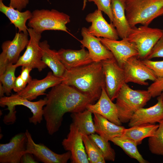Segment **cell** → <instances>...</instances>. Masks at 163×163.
I'll use <instances>...</instances> for the list:
<instances>
[{"instance_id": "6da1fadb", "label": "cell", "mask_w": 163, "mask_h": 163, "mask_svg": "<svg viewBox=\"0 0 163 163\" xmlns=\"http://www.w3.org/2000/svg\"><path fill=\"white\" fill-rule=\"evenodd\" d=\"M46 97L47 102L43 109V117L50 135L59 130L65 113L82 111L88 105L95 101L74 87L62 83L52 87Z\"/></svg>"}, {"instance_id": "7a4b0ae2", "label": "cell", "mask_w": 163, "mask_h": 163, "mask_svg": "<svg viewBox=\"0 0 163 163\" xmlns=\"http://www.w3.org/2000/svg\"><path fill=\"white\" fill-rule=\"evenodd\" d=\"M62 83L73 87L93 98L100 97L105 82L101 62H93L78 68L66 70Z\"/></svg>"}, {"instance_id": "3957f363", "label": "cell", "mask_w": 163, "mask_h": 163, "mask_svg": "<svg viewBox=\"0 0 163 163\" xmlns=\"http://www.w3.org/2000/svg\"><path fill=\"white\" fill-rule=\"evenodd\" d=\"M125 14L131 27L138 24L148 26L163 14V0H126Z\"/></svg>"}, {"instance_id": "277c9868", "label": "cell", "mask_w": 163, "mask_h": 163, "mask_svg": "<svg viewBox=\"0 0 163 163\" xmlns=\"http://www.w3.org/2000/svg\"><path fill=\"white\" fill-rule=\"evenodd\" d=\"M151 97L147 90H133L125 83L116 98L118 116L122 123L129 122L134 113L145 106Z\"/></svg>"}, {"instance_id": "5b68a950", "label": "cell", "mask_w": 163, "mask_h": 163, "mask_svg": "<svg viewBox=\"0 0 163 163\" xmlns=\"http://www.w3.org/2000/svg\"><path fill=\"white\" fill-rule=\"evenodd\" d=\"M46 97L43 99L32 102L17 93L1 97L0 106L2 107L7 106V109L9 111L8 114L4 116L3 122L7 125L14 123L16 120L15 107L17 105H23L29 109L33 114L32 116L29 118V122L35 125L40 123L43 120V107L46 105Z\"/></svg>"}, {"instance_id": "8992f818", "label": "cell", "mask_w": 163, "mask_h": 163, "mask_svg": "<svg viewBox=\"0 0 163 163\" xmlns=\"http://www.w3.org/2000/svg\"><path fill=\"white\" fill-rule=\"evenodd\" d=\"M32 14L27 25L35 32L41 34L45 30H57L70 34L66 26L70 21L67 14L54 9H42L34 10Z\"/></svg>"}, {"instance_id": "52a82bcc", "label": "cell", "mask_w": 163, "mask_h": 163, "mask_svg": "<svg viewBox=\"0 0 163 163\" xmlns=\"http://www.w3.org/2000/svg\"><path fill=\"white\" fill-rule=\"evenodd\" d=\"M163 36V30L142 25L131 27L127 39L135 46L139 59H145L155 45Z\"/></svg>"}, {"instance_id": "ba28073f", "label": "cell", "mask_w": 163, "mask_h": 163, "mask_svg": "<svg viewBox=\"0 0 163 163\" xmlns=\"http://www.w3.org/2000/svg\"><path fill=\"white\" fill-rule=\"evenodd\" d=\"M105 82V90L111 101L116 98L118 92L125 83L124 70L114 58L101 62Z\"/></svg>"}, {"instance_id": "9c48e42d", "label": "cell", "mask_w": 163, "mask_h": 163, "mask_svg": "<svg viewBox=\"0 0 163 163\" xmlns=\"http://www.w3.org/2000/svg\"><path fill=\"white\" fill-rule=\"evenodd\" d=\"M29 35L28 33L18 32L12 40L2 43L0 54V75L4 72L8 65L15 64L18 61L20 53L29 42Z\"/></svg>"}, {"instance_id": "30bf717a", "label": "cell", "mask_w": 163, "mask_h": 163, "mask_svg": "<svg viewBox=\"0 0 163 163\" xmlns=\"http://www.w3.org/2000/svg\"><path fill=\"white\" fill-rule=\"evenodd\" d=\"M27 31L30 38L26 50L15 64L18 67L26 66L32 69L36 68L40 72L47 66L42 59L41 51L39 45L41 34L35 32L30 28H28Z\"/></svg>"}, {"instance_id": "8fae6325", "label": "cell", "mask_w": 163, "mask_h": 163, "mask_svg": "<svg viewBox=\"0 0 163 163\" xmlns=\"http://www.w3.org/2000/svg\"><path fill=\"white\" fill-rule=\"evenodd\" d=\"M123 68L125 76V83L133 82L148 85L147 80L155 81L157 77L153 71L144 64L136 56L128 59Z\"/></svg>"}, {"instance_id": "7c38bea8", "label": "cell", "mask_w": 163, "mask_h": 163, "mask_svg": "<svg viewBox=\"0 0 163 163\" xmlns=\"http://www.w3.org/2000/svg\"><path fill=\"white\" fill-rule=\"evenodd\" d=\"M25 133L27 138L25 153L32 154L38 161L44 163H66L70 159V151L62 154L56 153L43 144L35 143L27 129Z\"/></svg>"}, {"instance_id": "4fadbf2b", "label": "cell", "mask_w": 163, "mask_h": 163, "mask_svg": "<svg viewBox=\"0 0 163 163\" xmlns=\"http://www.w3.org/2000/svg\"><path fill=\"white\" fill-rule=\"evenodd\" d=\"M62 144L65 150L71 153L72 163H89L84 146L82 133L73 123L69 126V132Z\"/></svg>"}, {"instance_id": "5bb4252c", "label": "cell", "mask_w": 163, "mask_h": 163, "mask_svg": "<svg viewBox=\"0 0 163 163\" xmlns=\"http://www.w3.org/2000/svg\"><path fill=\"white\" fill-rule=\"evenodd\" d=\"M27 138L25 133H19L10 142L0 144V163H19L26 149Z\"/></svg>"}, {"instance_id": "9a60e30c", "label": "cell", "mask_w": 163, "mask_h": 163, "mask_svg": "<svg viewBox=\"0 0 163 163\" xmlns=\"http://www.w3.org/2000/svg\"><path fill=\"white\" fill-rule=\"evenodd\" d=\"M98 38L102 43L112 53L118 64L122 68L128 59L137 56L138 55L135 45L127 38L119 40Z\"/></svg>"}, {"instance_id": "2e32d148", "label": "cell", "mask_w": 163, "mask_h": 163, "mask_svg": "<svg viewBox=\"0 0 163 163\" xmlns=\"http://www.w3.org/2000/svg\"><path fill=\"white\" fill-rule=\"evenodd\" d=\"M86 21L91 23L88 28L89 32L97 37H102L113 40H118L119 36L113 23H108L104 18L102 11L97 9L88 14Z\"/></svg>"}, {"instance_id": "e0dca14e", "label": "cell", "mask_w": 163, "mask_h": 163, "mask_svg": "<svg viewBox=\"0 0 163 163\" xmlns=\"http://www.w3.org/2000/svg\"><path fill=\"white\" fill-rule=\"evenodd\" d=\"M157 102L148 108H140L133 114L129 122L131 127L145 123H159L163 121V92L157 98Z\"/></svg>"}, {"instance_id": "ac0fdd59", "label": "cell", "mask_w": 163, "mask_h": 163, "mask_svg": "<svg viewBox=\"0 0 163 163\" xmlns=\"http://www.w3.org/2000/svg\"><path fill=\"white\" fill-rule=\"evenodd\" d=\"M63 79L62 77L56 76L49 72L42 79H32L24 90L17 93L31 101L39 96L46 94L44 92L47 89L62 83Z\"/></svg>"}, {"instance_id": "d6986e66", "label": "cell", "mask_w": 163, "mask_h": 163, "mask_svg": "<svg viewBox=\"0 0 163 163\" xmlns=\"http://www.w3.org/2000/svg\"><path fill=\"white\" fill-rule=\"evenodd\" d=\"M81 34L82 39L80 42L83 47L88 49L93 62H101L114 58L112 53L102 43L99 38L90 34L87 28L82 27Z\"/></svg>"}, {"instance_id": "ffe728a7", "label": "cell", "mask_w": 163, "mask_h": 163, "mask_svg": "<svg viewBox=\"0 0 163 163\" xmlns=\"http://www.w3.org/2000/svg\"><path fill=\"white\" fill-rule=\"evenodd\" d=\"M95 104L88 105L86 109L92 113H97L112 123L121 126L122 123L118 117L117 106L109 97L105 88H103L101 96Z\"/></svg>"}, {"instance_id": "44dd1931", "label": "cell", "mask_w": 163, "mask_h": 163, "mask_svg": "<svg viewBox=\"0 0 163 163\" xmlns=\"http://www.w3.org/2000/svg\"><path fill=\"white\" fill-rule=\"evenodd\" d=\"M56 53L66 70L81 67L93 62L88 52L84 47L79 50L62 48Z\"/></svg>"}, {"instance_id": "7402d4cb", "label": "cell", "mask_w": 163, "mask_h": 163, "mask_svg": "<svg viewBox=\"0 0 163 163\" xmlns=\"http://www.w3.org/2000/svg\"><path fill=\"white\" fill-rule=\"evenodd\" d=\"M113 17L112 23L122 39L128 37L131 27L126 18V0H110Z\"/></svg>"}, {"instance_id": "603a6c76", "label": "cell", "mask_w": 163, "mask_h": 163, "mask_svg": "<svg viewBox=\"0 0 163 163\" xmlns=\"http://www.w3.org/2000/svg\"><path fill=\"white\" fill-rule=\"evenodd\" d=\"M95 132L106 141L123 134L125 128L112 123L102 116L93 113Z\"/></svg>"}, {"instance_id": "cb8c5ba5", "label": "cell", "mask_w": 163, "mask_h": 163, "mask_svg": "<svg viewBox=\"0 0 163 163\" xmlns=\"http://www.w3.org/2000/svg\"><path fill=\"white\" fill-rule=\"evenodd\" d=\"M4 0H0V11L9 19L11 23L18 30V32L28 33L26 25L27 21L32 16V12L29 10L21 12L10 6L5 5Z\"/></svg>"}, {"instance_id": "d4e9b609", "label": "cell", "mask_w": 163, "mask_h": 163, "mask_svg": "<svg viewBox=\"0 0 163 163\" xmlns=\"http://www.w3.org/2000/svg\"><path fill=\"white\" fill-rule=\"evenodd\" d=\"M42 59L56 76L62 77L66 69L57 56L55 50L50 49L46 40L40 42Z\"/></svg>"}, {"instance_id": "484cf974", "label": "cell", "mask_w": 163, "mask_h": 163, "mask_svg": "<svg viewBox=\"0 0 163 163\" xmlns=\"http://www.w3.org/2000/svg\"><path fill=\"white\" fill-rule=\"evenodd\" d=\"M92 113L87 109L82 111L72 113V123L82 134L89 136L95 132Z\"/></svg>"}, {"instance_id": "4316f807", "label": "cell", "mask_w": 163, "mask_h": 163, "mask_svg": "<svg viewBox=\"0 0 163 163\" xmlns=\"http://www.w3.org/2000/svg\"><path fill=\"white\" fill-rule=\"evenodd\" d=\"M159 124H142L125 128L123 134L133 140L138 145L144 139L153 136Z\"/></svg>"}, {"instance_id": "83f0119b", "label": "cell", "mask_w": 163, "mask_h": 163, "mask_svg": "<svg viewBox=\"0 0 163 163\" xmlns=\"http://www.w3.org/2000/svg\"><path fill=\"white\" fill-rule=\"evenodd\" d=\"M110 141L120 147L130 157L136 159L139 163L148 162L139 153L136 142L125 135L123 134L115 137Z\"/></svg>"}, {"instance_id": "f1b7e54d", "label": "cell", "mask_w": 163, "mask_h": 163, "mask_svg": "<svg viewBox=\"0 0 163 163\" xmlns=\"http://www.w3.org/2000/svg\"><path fill=\"white\" fill-rule=\"evenodd\" d=\"M82 135L89 163H105L102 152L94 141L88 135L83 134Z\"/></svg>"}, {"instance_id": "f546056e", "label": "cell", "mask_w": 163, "mask_h": 163, "mask_svg": "<svg viewBox=\"0 0 163 163\" xmlns=\"http://www.w3.org/2000/svg\"><path fill=\"white\" fill-rule=\"evenodd\" d=\"M17 67L15 64H9L7 66L4 72L0 75V82L2 84L7 96H10L13 89L16 78L15 72Z\"/></svg>"}, {"instance_id": "4dcf8cb0", "label": "cell", "mask_w": 163, "mask_h": 163, "mask_svg": "<svg viewBox=\"0 0 163 163\" xmlns=\"http://www.w3.org/2000/svg\"><path fill=\"white\" fill-rule=\"evenodd\" d=\"M148 145L152 153L163 156V121L159 123L154 135L149 137Z\"/></svg>"}, {"instance_id": "1f68e13d", "label": "cell", "mask_w": 163, "mask_h": 163, "mask_svg": "<svg viewBox=\"0 0 163 163\" xmlns=\"http://www.w3.org/2000/svg\"><path fill=\"white\" fill-rule=\"evenodd\" d=\"M94 141L102 152L105 160L114 161L116 153L109 141H106L99 135L94 133L89 135Z\"/></svg>"}, {"instance_id": "d6a6232c", "label": "cell", "mask_w": 163, "mask_h": 163, "mask_svg": "<svg viewBox=\"0 0 163 163\" xmlns=\"http://www.w3.org/2000/svg\"><path fill=\"white\" fill-rule=\"evenodd\" d=\"M89 2H94L97 9L103 11L108 17L111 23L113 21V17L111 9L110 0H86Z\"/></svg>"}, {"instance_id": "836d02e7", "label": "cell", "mask_w": 163, "mask_h": 163, "mask_svg": "<svg viewBox=\"0 0 163 163\" xmlns=\"http://www.w3.org/2000/svg\"><path fill=\"white\" fill-rule=\"evenodd\" d=\"M147 90L152 97L160 95L163 92V76L157 77L148 87Z\"/></svg>"}, {"instance_id": "e575fe53", "label": "cell", "mask_w": 163, "mask_h": 163, "mask_svg": "<svg viewBox=\"0 0 163 163\" xmlns=\"http://www.w3.org/2000/svg\"><path fill=\"white\" fill-rule=\"evenodd\" d=\"M142 61L153 71L157 77L163 76V60L153 61L150 59H144Z\"/></svg>"}, {"instance_id": "d590c367", "label": "cell", "mask_w": 163, "mask_h": 163, "mask_svg": "<svg viewBox=\"0 0 163 163\" xmlns=\"http://www.w3.org/2000/svg\"><path fill=\"white\" fill-rule=\"evenodd\" d=\"M163 58V36L156 42L145 59Z\"/></svg>"}, {"instance_id": "8d00e7d4", "label": "cell", "mask_w": 163, "mask_h": 163, "mask_svg": "<svg viewBox=\"0 0 163 163\" xmlns=\"http://www.w3.org/2000/svg\"><path fill=\"white\" fill-rule=\"evenodd\" d=\"M29 1V0H10L9 6L21 11L26 7Z\"/></svg>"}, {"instance_id": "74e56055", "label": "cell", "mask_w": 163, "mask_h": 163, "mask_svg": "<svg viewBox=\"0 0 163 163\" xmlns=\"http://www.w3.org/2000/svg\"><path fill=\"white\" fill-rule=\"evenodd\" d=\"M32 69L28 66H22L20 75L27 84L29 83L32 79L30 75V72Z\"/></svg>"}, {"instance_id": "f35d334b", "label": "cell", "mask_w": 163, "mask_h": 163, "mask_svg": "<svg viewBox=\"0 0 163 163\" xmlns=\"http://www.w3.org/2000/svg\"><path fill=\"white\" fill-rule=\"evenodd\" d=\"M27 84L20 75L16 77L13 90L17 93H18L25 88Z\"/></svg>"}, {"instance_id": "ab89813d", "label": "cell", "mask_w": 163, "mask_h": 163, "mask_svg": "<svg viewBox=\"0 0 163 163\" xmlns=\"http://www.w3.org/2000/svg\"><path fill=\"white\" fill-rule=\"evenodd\" d=\"M39 162L34 158L33 154L30 153H26L22 156L21 160V163H37Z\"/></svg>"}, {"instance_id": "60d3db41", "label": "cell", "mask_w": 163, "mask_h": 163, "mask_svg": "<svg viewBox=\"0 0 163 163\" xmlns=\"http://www.w3.org/2000/svg\"><path fill=\"white\" fill-rule=\"evenodd\" d=\"M5 93L4 88L2 84L0 82V98L4 96V94Z\"/></svg>"}, {"instance_id": "b9f144b4", "label": "cell", "mask_w": 163, "mask_h": 163, "mask_svg": "<svg viewBox=\"0 0 163 163\" xmlns=\"http://www.w3.org/2000/svg\"><path fill=\"white\" fill-rule=\"evenodd\" d=\"M87 2V0H84L83 1V3H86Z\"/></svg>"}]
</instances>
